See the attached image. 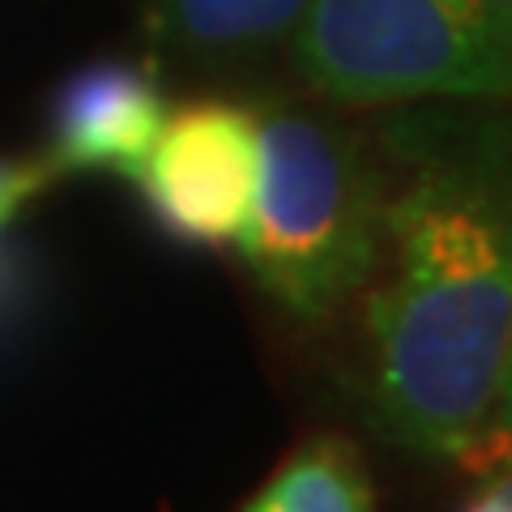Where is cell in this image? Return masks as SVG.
Instances as JSON below:
<instances>
[{
	"instance_id": "6da1fadb",
	"label": "cell",
	"mask_w": 512,
	"mask_h": 512,
	"mask_svg": "<svg viewBox=\"0 0 512 512\" xmlns=\"http://www.w3.org/2000/svg\"><path fill=\"white\" fill-rule=\"evenodd\" d=\"M380 154L363 402L393 444L478 470L512 350V99L410 103Z\"/></svg>"
},
{
	"instance_id": "7a4b0ae2",
	"label": "cell",
	"mask_w": 512,
	"mask_h": 512,
	"mask_svg": "<svg viewBox=\"0 0 512 512\" xmlns=\"http://www.w3.org/2000/svg\"><path fill=\"white\" fill-rule=\"evenodd\" d=\"M384 239V154L316 107L256 116V192L239 248L256 286L320 329L363 295Z\"/></svg>"
},
{
	"instance_id": "3957f363",
	"label": "cell",
	"mask_w": 512,
	"mask_h": 512,
	"mask_svg": "<svg viewBox=\"0 0 512 512\" xmlns=\"http://www.w3.org/2000/svg\"><path fill=\"white\" fill-rule=\"evenodd\" d=\"M295 64L333 107L512 99V39L495 0H312Z\"/></svg>"
},
{
	"instance_id": "277c9868",
	"label": "cell",
	"mask_w": 512,
	"mask_h": 512,
	"mask_svg": "<svg viewBox=\"0 0 512 512\" xmlns=\"http://www.w3.org/2000/svg\"><path fill=\"white\" fill-rule=\"evenodd\" d=\"M128 180L171 239L192 248L231 244L256 192V116L222 99L175 107Z\"/></svg>"
},
{
	"instance_id": "5b68a950",
	"label": "cell",
	"mask_w": 512,
	"mask_h": 512,
	"mask_svg": "<svg viewBox=\"0 0 512 512\" xmlns=\"http://www.w3.org/2000/svg\"><path fill=\"white\" fill-rule=\"evenodd\" d=\"M167 120V99L150 64L103 56L73 69L52 99L56 171H116L133 175Z\"/></svg>"
},
{
	"instance_id": "8992f818",
	"label": "cell",
	"mask_w": 512,
	"mask_h": 512,
	"mask_svg": "<svg viewBox=\"0 0 512 512\" xmlns=\"http://www.w3.org/2000/svg\"><path fill=\"white\" fill-rule=\"evenodd\" d=\"M312 0H146L154 43L192 60L248 56L295 35Z\"/></svg>"
},
{
	"instance_id": "52a82bcc",
	"label": "cell",
	"mask_w": 512,
	"mask_h": 512,
	"mask_svg": "<svg viewBox=\"0 0 512 512\" xmlns=\"http://www.w3.org/2000/svg\"><path fill=\"white\" fill-rule=\"evenodd\" d=\"M239 512H376V487L359 444L320 431L295 444Z\"/></svg>"
},
{
	"instance_id": "ba28073f",
	"label": "cell",
	"mask_w": 512,
	"mask_h": 512,
	"mask_svg": "<svg viewBox=\"0 0 512 512\" xmlns=\"http://www.w3.org/2000/svg\"><path fill=\"white\" fill-rule=\"evenodd\" d=\"M56 175L52 158H0V227H9Z\"/></svg>"
},
{
	"instance_id": "9c48e42d",
	"label": "cell",
	"mask_w": 512,
	"mask_h": 512,
	"mask_svg": "<svg viewBox=\"0 0 512 512\" xmlns=\"http://www.w3.org/2000/svg\"><path fill=\"white\" fill-rule=\"evenodd\" d=\"M512 466V350H508V367H504V389H500V406H495V419L487 431L483 457H478V470H504Z\"/></svg>"
},
{
	"instance_id": "30bf717a",
	"label": "cell",
	"mask_w": 512,
	"mask_h": 512,
	"mask_svg": "<svg viewBox=\"0 0 512 512\" xmlns=\"http://www.w3.org/2000/svg\"><path fill=\"white\" fill-rule=\"evenodd\" d=\"M495 9H500V22H504L508 39H512V0H495Z\"/></svg>"
},
{
	"instance_id": "8fae6325",
	"label": "cell",
	"mask_w": 512,
	"mask_h": 512,
	"mask_svg": "<svg viewBox=\"0 0 512 512\" xmlns=\"http://www.w3.org/2000/svg\"><path fill=\"white\" fill-rule=\"evenodd\" d=\"M461 512H491V508H487V504H483V500H474V504H470V508H461Z\"/></svg>"
}]
</instances>
